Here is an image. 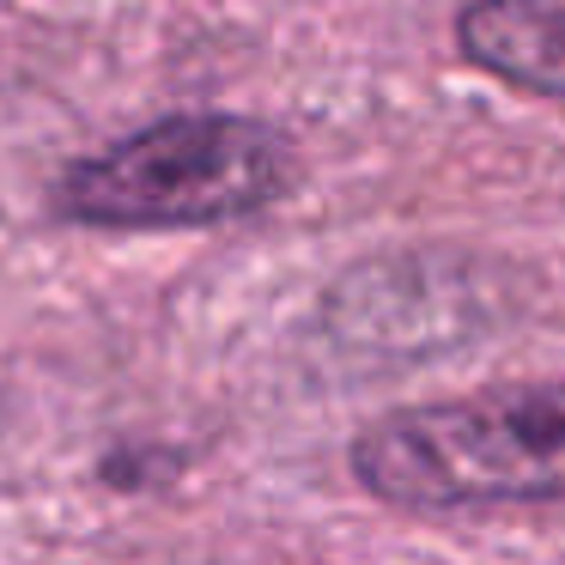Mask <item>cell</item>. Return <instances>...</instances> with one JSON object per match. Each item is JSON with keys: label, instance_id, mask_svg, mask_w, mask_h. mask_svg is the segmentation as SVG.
I'll return each mask as SVG.
<instances>
[{"label": "cell", "instance_id": "cell-2", "mask_svg": "<svg viewBox=\"0 0 565 565\" xmlns=\"http://www.w3.org/2000/svg\"><path fill=\"white\" fill-rule=\"evenodd\" d=\"M298 152L256 116L183 110L74 159L55 177V213L98 232H195L274 207Z\"/></svg>", "mask_w": 565, "mask_h": 565}, {"label": "cell", "instance_id": "cell-1", "mask_svg": "<svg viewBox=\"0 0 565 565\" xmlns=\"http://www.w3.org/2000/svg\"><path fill=\"white\" fill-rule=\"evenodd\" d=\"M353 475L395 511L565 504V383H492L395 407L353 438Z\"/></svg>", "mask_w": 565, "mask_h": 565}, {"label": "cell", "instance_id": "cell-3", "mask_svg": "<svg viewBox=\"0 0 565 565\" xmlns=\"http://www.w3.org/2000/svg\"><path fill=\"white\" fill-rule=\"evenodd\" d=\"M456 50L499 86L565 104V0H468Z\"/></svg>", "mask_w": 565, "mask_h": 565}]
</instances>
